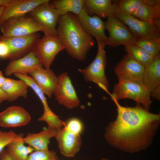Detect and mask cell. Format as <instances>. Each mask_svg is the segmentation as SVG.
I'll return each mask as SVG.
<instances>
[{
	"mask_svg": "<svg viewBox=\"0 0 160 160\" xmlns=\"http://www.w3.org/2000/svg\"><path fill=\"white\" fill-rule=\"evenodd\" d=\"M55 152L52 151H34L28 156L27 160H58Z\"/></svg>",
	"mask_w": 160,
	"mask_h": 160,
	"instance_id": "obj_29",
	"label": "cell"
},
{
	"mask_svg": "<svg viewBox=\"0 0 160 160\" xmlns=\"http://www.w3.org/2000/svg\"><path fill=\"white\" fill-rule=\"evenodd\" d=\"M49 0H10L0 17V25L11 17L29 13L39 5Z\"/></svg>",
	"mask_w": 160,
	"mask_h": 160,
	"instance_id": "obj_14",
	"label": "cell"
},
{
	"mask_svg": "<svg viewBox=\"0 0 160 160\" xmlns=\"http://www.w3.org/2000/svg\"><path fill=\"white\" fill-rule=\"evenodd\" d=\"M43 66L32 50L21 58L10 61L5 69V74L7 76L15 73L27 74Z\"/></svg>",
	"mask_w": 160,
	"mask_h": 160,
	"instance_id": "obj_16",
	"label": "cell"
},
{
	"mask_svg": "<svg viewBox=\"0 0 160 160\" xmlns=\"http://www.w3.org/2000/svg\"><path fill=\"white\" fill-rule=\"evenodd\" d=\"M58 83L54 93L59 103L68 109L79 106L80 101L67 73L57 76Z\"/></svg>",
	"mask_w": 160,
	"mask_h": 160,
	"instance_id": "obj_11",
	"label": "cell"
},
{
	"mask_svg": "<svg viewBox=\"0 0 160 160\" xmlns=\"http://www.w3.org/2000/svg\"><path fill=\"white\" fill-rule=\"evenodd\" d=\"M135 44L154 57L160 55V40L151 39L136 40Z\"/></svg>",
	"mask_w": 160,
	"mask_h": 160,
	"instance_id": "obj_27",
	"label": "cell"
},
{
	"mask_svg": "<svg viewBox=\"0 0 160 160\" xmlns=\"http://www.w3.org/2000/svg\"><path fill=\"white\" fill-rule=\"evenodd\" d=\"M29 74L42 89L44 94L50 98L54 94L58 83V78L50 68L43 67Z\"/></svg>",
	"mask_w": 160,
	"mask_h": 160,
	"instance_id": "obj_18",
	"label": "cell"
},
{
	"mask_svg": "<svg viewBox=\"0 0 160 160\" xmlns=\"http://www.w3.org/2000/svg\"><path fill=\"white\" fill-rule=\"evenodd\" d=\"M49 2L39 5L29 14L40 26L44 35L57 36L56 26L60 15Z\"/></svg>",
	"mask_w": 160,
	"mask_h": 160,
	"instance_id": "obj_8",
	"label": "cell"
},
{
	"mask_svg": "<svg viewBox=\"0 0 160 160\" xmlns=\"http://www.w3.org/2000/svg\"><path fill=\"white\" fill-rule=\"evenodd\" d=\"M56 138L60 152L64 156L74 157L79 151L82 143L80 135L64 127L58 131Z\"/></svg>",
	"mask_w": 160,
	"mask_h": 160,
	"instance_id": "obj_13",
	"label": "cell"
},
{
	"mask_svg": "<svg viewBox=\"0 0 160 160\" xmlns=\"http://www.w3.org/2000/svg\"><path fill=\"white\" fill-rule=\"evenodd\" d=\"M29 87L28 84L23 80H16L7 78L1 87L8 95L7 100L11 102L20 97L26 98L28 89Z\"/></svg>",
	"mask_w": 160,
	"mask_h": 160,
	"instance_id": "obj_22",
	"label": "cell"
},
{
	"mask_svg": "<svg viewBox=\"0 0 160 160\" xmlns=\"http://www.w3.org/2000/svg\"><path fill=\"white\" fill-rule=\"evenodd\" d=\"M78 16L84 30L91 36L94 37L97 41H101L106 45L108 37L105 33V22L98 16L89 15L85 8Z\"/></svg>",
	"mask_w": 160,
	"mask_h": 160,
	"instance_id": "obj_15",
	"label": "cell"
},
{
	"mask_svg": "<svg viewBox=\"0 0 160 160\" xmlns=\"http://www.w3.org/2000/svg\"><path fill=\"white\" fill-rule=\"evenodd\" d=\"M57 23V36L68 53L78 60H84L95 41L83 28L78 16L71 12L60 15Z\"/></svg>",
	"mask_w": 160,
	"mask_h": 160,
	"instance_id": "obj_2",
	"label": "cell"
},
{
	"mask_svg": "<svg viewBox=\"0 0 160 160\" xmlns=\"http://www.w3.org/2000/svg\"><path fill=\"white\" fill-rule=\"evenodd\" d=\"M58 130L48 127L38 133H28L23 140L25 144L32 147L34 151H48L50 139L56 137Z\"/></svg>",
	"mask_w": 160,
	"mask_h": 160,
	"instance_id": "obj_19",
	"label": "cell"
},
{
	"mask_svg": "<svg viewBox=\"0 0 160 160\" xmlns=\"http://www.w3.org/2000/svg\"><path fill=\"white\" fill-rule=\"evenodd\" d=\"M2 36L16 37L41 31L40 26L33 17L25 15L9 18L0 25Z\"/></svg>",
	"mask_w": 160,
	"mask_h": 160,
	"instance_id": "obj_5",
	"label": "cell"
},
{
	"mask_svg": "<svg viewBox=\"0 0 160 160\" xmlns=\"http://www.w3.org/2000/svg\"><path fill=\"white\" fill-rule=\"evenodd\" d=\"M84 2V0H57L50 4L60 15L71 12L78 16L85 8Z\"/></svg>",
	"mask_w": 160,
	"mask_h": 160,
	"instance_id": "obj_24",
	"label": "cell"
},
{
	"mask_svg": "<svg viewBox=\"0 0 160 160\" xmlns=\"http://www.w3.org/2000/svg\"><path fill=\"white\" fill-rule=\"evenodd\" d=\"M5 7V6H4L0 5V17Z\"/></svg>",
	"mask_w": 160,
	"mask_h": 160,
	"instance_id": "obj_39",
	"label": "cell"
},
{
	"mask_svg": "<svg viewBox=\"0 0 160 160\" xmlns=\"http://www.w3.org/2000/svg\"><path fill=\"white\" fill-rule=\"evenodd\" d=\"M144 3L155 7L160 8V0H143Z\"/></svg>",
	"mask_w": 160,
	"mask_h": 160,
	"instance_id": "obj_34",
	"label": "cell"
},
{
	"mask_svg": "<svg viewBox=\"0 0 160 160\" xmlns=\"http://www.w3.org/2000/svg\"><path fill=\"white\" fill-rule=\"evenodd\" d=\"M125 50L137 62L145 67L155 58L136 44L124 46Z\"/></svg>",
	"mask_w": 160,
	"mask_h": 160,
	"instance_id": "obj_26",
	"label": "cell"
},
{
	"mask_svg": "<svg viewBox=\"0 0 160 160\" xmlns=\"http://www.w3.org/2000/svg\"><path fill=\"white\" fill-rule=\"evenodd\" d=\"M10 1V0H0V5L6 6Z\"/></svg>",
	"mask_w": 160,
	"mask_h": 160,
	"instance_id": "obj_38",
	"label": "cell"
},
{
	"mask_svg": "<svg viewBox=\"0 0 160 160\" xmlns=\"http://www.w3.org/2000/svg\"><path fill=\"white\" fill-rule=\"evenodd\" d=\"M151 96L154 99L160 100V87H158L151 94Z\"/></svg>",
	"mask_w": 160,
	"mask_h": 160,
	"instance_id": "obj_35",
	"label": "cell"
},
{
	"mask_svg": "<svg viewBox=\"0 0 160 160\" xmlns=\"http://www.w3.org/2000/svg\"><path fill=\"white\" fill-rule=\"evenodd\" d=\"M101 160H110L105 158H102L101 159Z\"/></svg>",
	"mask_w": 160,
	"mask_h": 160,
	"instance_id": "obj_40",
	"label": "cell"
},
{
	"mask_svg": "<svg viewBox=\"0 0 160 160\" xmlns=\"http://www.w3.org/2000/svg\"><path fill=\"white\" fill-rule=\"evenodd\" d=\"M8 95L5 91L0 87V104L4 100H7Z\"/></svg>",
	"mask_w": 160,
	"mask_h": 160,
	"instance_id": "obj_36",
	"label": "cell"
},
{
	"mask_svg": "<svg viewBox=\"0 0 160 160\" xmlns=\"http://www.w3.org/2000/svg\"><path fill=\"white\" fill-rule=\"evenodd\" d=\"M0 160H13L7 150L4 149L0 153Z\"/></svg>",
	"mask_w": 160,
	"mask_h": 160,
	"instance_id": "obj_33",
	"label": "cell"
},
{
	"mask_svg": "<svg viewBox=\"0 0 160 160\" xmlns=\"http://www.w3.org/2000/svg\"><path fill=\"white\" fill-rule=\"evenodd\" d=\"M97 50L92 62L86 68L79 69L85 80L97 84L99 87L108 93L109 83L105 73L107 64V57L105 50V44L97 41Z\"/></svg>",
	"mask_w": 160,
	"mask_h": 160,
	"instance_id": "obj_4",
	"label": "cell"
},
{
	"mask_svg": "<svg viewBox=\"0 0 160 160\" xmlns=\"http://www.w3.org/2000/svg\"><path fill=\"white\" fill-rule=\"evenodd\" d=\"M130 15L138 19L154 23L160 27V8L144 3Z\"/></svg>",
	"mask_w": 160,
	"mask_h": 160,
	"instance_id": "obj_25",
	"label": "cell"
},
{
	"mask_svg": "<svg viewBox=\"0 0 160 160\" xmlns=\"http://www.w3.org/2000/svg\"><path fill=\"white\" fill-rule=\"evenodd\" d=\"M22 136H23L22 134H17L12 130L2 131L0 129V153L10 143Z\"/></svg>",
	"mask_w": 160,
	"mask_h": 160,
	"instance_id": "obj_30",
	"label": "cell"
},
{
	"mask_svg": "<svg viewBox=\"0 0 160 160\" xmlns=\"http://www.w3.org/2000/svg\"><path fill=\"white\" fill-rule=\"evenodd\" d=\"M116 106V119L105 129L104 138L110 145L134 153L144 151L152 144L160 124V114L150 112L141 105H121L111 97Z\"/></svg>",
	"mask_w": 160,
	"mask_h": 160,
	"instance_id": "obj_1",
	"label": "cell"
},
{
	"mask_svg": "<svg viewBox=\"0 0 160 160\" xmlns=\"http://www.w3.org/2000/svg\"><path fill=\"white\" fill-rule=\"evenodd\" d=\"M145 67L127 53L116 65L114 71L118 80L143 83Z\"/></svg>",
	"mask_w": 160,
	"mask_h": 160,
	"instance_id": "obj_10",
	"label": "cell"
},
{
	"mask_svg": "<svg viewBox=\"0 0 160 160\" xmlns=\"http://www.w3.org/2000/svg\"><path fill=\"white\" fill-rule=\"evenodd\" d=\"M84 5L86 10L103 18L116 16L119 12L117 4L111 0H84Z\"/></svg>",
	"mask_w": 160,
	"mask_h": 160,
	"instance_id": "obj_20",
	"label": "cell"
},
{
	"mask_svg": "<svg viewBox=\"0 0 160 160\" xmlns=\"http://www.w3.org/2000/svg\"><path fill=\"white\" fill-rule=\"evenodd\" d=\"M29 113L23 108L17 106H10L0 112V126L17 127L27 124L30 121Z\"/></svg>",
	"mask_w": 160,
	"mask_h": 160,
	"instance_id": "obj_17",
	"label": "cell"
},
{
	"mask_svg": "<svg viewBox=\"0 0 160 160\" xmlns=\"http://www.w3.org/2000/svg\"><path fill=\"white\" fill-rule=\"evenodd\" d=\"M145 67L143 83L151 94L160 87V55Z\"/></svg>",
	"mask_w": 160,
	"mask_h": 160,
	"instance_id": "obj_21",
	"label": "cell"
},
{
	"mask_svg": "<svg viewBox=\"0 0 160 160\" xmlns=\"http://www.w3.org/2000/svg\"><path fill=\"white\" fill-rule=\"evenodd\" d=\"M65 49L58 36L44 35L39 39L32 50L45 68L49 69L57 54Z\"/></svg>",
	"mask_w": 160,
	"mask_h": 160,
	"instance_id": "obj_9",
	"label": "cell"
},
{
	"mask_svg": "<svg viewBox=\"0 0 160 160\" xmlns=\"http://www.w3.org/2000/svg\"><path fill=\"white\" fill-rule=\"evenodd\" d=\"M116 16L127 25L136 40H160V27L154 23L142 20L130 15L119 12Z\"/></svg>",
	"mask_w": 160,
	"mask_h": 160,
	"instance_id": "obj_6",
	"label": "cell"
},
{
	"mask_svg": "<svg viewBox=\"0 0 160 160\" xmlns=\"http://www.w3.org/2000/svg\"><path fill=\"white\" fill-rule=\"evenodd\" d=\"M105 24V30L109 34L106 45L115 47L121 45L125 46L135 44L136 39L117 16L107 18Z\"/></svg>",
	"mask_w": 160,
	"mask_h": 160,
	"instance_id": "obj_7",
	"label": "cell"
},
{
	"mask_svg": "<svg viewBox=\"0 0 160 160\" xmlns=\"http://www.w3.org/2000/svg\"><path fill=\"white\" fill-rule=\"evenodd\" d=\"M40 37L39 34L36 33L16 37H5L1 35L0 39L8 44L10 50L9 59L12 60L21 58L32 51Z\"/></svg>",
	"mask_w": 160,
	"mask_h": 160,
	"instance_id": "obj_12",
	"label": "cell"
},
{
	"mask_svg": "<svg viewBox=\"0 0 160 160\" xmlns=\"http://www.w3.org/2000/svg\"><path fill=\"white\" fill-rule=\"evenodd\" d=\"M68 130L80 135L83 130L84 127L81 121L79 119L73 117L65 122L64 126Z\"/></svg>",
	"mask_w": 160,
	"mask_h": 160,
	"instance_id": "obj_31",
	"label": "cell"
},
{
	"mask_svg": "<svg viewBox=\"0 0 160 160\" xmlns=\"http://www.w3.org/2000/svg\"><path fill=\"white\" fill-rule=\"evenodd\" d=\"M6 79L7 78H5L3 76L2 71H0V87H1Z\"/></svg>",
	"mask_w": 160,
	"mask_h": 160,
	"instance_id": "obj_37",
	"label": "cell"
},
{
	"mask_svg": "<svg viewBox=\"0 0 160 160\" xmlns=\"http://www.w3.org/2000/svg\"><path fill=\"white\" fill-rule=\"evenodd\" d=\"M23 136L17 138L7 146V150L13 160H27L28 156L34 151L30 146L25 145Z\"/></svg>",
	"mask_w": 160,
	"mask_h": 160,
	"instance_id": "obj_23",
	"label": "cell"
},
{
	"mask_svg": "<svg viewBox=\"0 0 160 160\" xmlns=\"http://www.w3.org/2000/svg\"><path fill=\"white\" fill-rule=\"evenodd\" d=\"M108 94L118 101L124 99H132L137 104L141 105L148 110L152 103L151 94L143 83L118 80L114 86L112 93Z\"/></svg>",
	"mask_w": 160,
	"mask_h": 160,
	"instance_id": "obj_3",
	"label": "cell"
},
{
	"mask_svg": "<svg viewBox=\"0 0 160 160\" xmlns=\"http://www.w3.org/2000/svg\"><path fill=\"white\" fill-rule=\"evenodd\" d=\"M143 3V0H121L116 4L119 12L130 15Z\"/></svg>",
	"mask_w": 160,
	"mask_h": 160,
	"instance_id": "obj_28",
	"label": "cell"
},
{
	"mask_svg": "<svg viewBox=\"0 0 160 160\" xmlns=\"http://www.w3.org/2000/svg\"><path fill=\"white\" fill-rule=\"evenodd\" d=\"M10 54V50L8 43L0 39V58L9 59Z\"/></svg>",
	"mask_w": 160,
	"mask_h": 160,
	"instance_id": "obj_32",
	"label": "cell"
}]
</instances>
